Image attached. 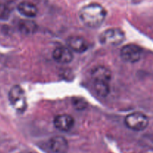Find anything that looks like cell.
I'll list each match as a JSON object with an SVG mask.
<instances>
[{
  "instance_id": "obj_1",
  "label": "cell",
  "mask_w": 153,
  "mask_h": 153,
  "mask_svg": "<svg viewBox=\"0 0 153 153\" xmlns=\"http://www.w3.org/2000/svg\"><path fill=\"white\" fill-rule=\"evenodd\" d=\"M82 22L91 28L100 27L106 17V10L101 4L91 3L84 6L79 12Z\"/></svg>"
},
{
  "instance_id": "obj_2",
  "label": "cell",
  "mask_w": 153,
  "mask_h": 153,
  "mask_svg": "<svg viewBox=\"0 0 153 153\" xmlns=\"http://www.w3.org/2000/svg\"><path fill=\"white\" fill-rule=\"evenodd\" d=\"M9 101L16 111L23 113L27 108V101L23 89L19 85H14L9 91Z\"/></svg>"
},
{
  "instance_id": "obj_3",
  "label": "cell",
  "mask_w": 153,
  "mask_h": 153,
  "mask_svg": "<svg viewBox=\"0 0 153 153\" xmlns=\"http://www.w3.org/2000/svg\"><path fill=\"white\" fill-rule=\"evenodd\" d=\"M125 123L128 128L134 131H143L149 124V118L140 112H134L126 117Z\"/></svg>"
},
{
  "instance_id": "obj_4",
  "label": "cell",
  "mask_w": 153,
  "mask_h": 153,
  "mask_svg": "<svg viewBox=\"0 0 153 153\" xmlns=\"http://www.w3.org/2000/svg\"><path fill=\"white\" fill-rule=\"evenodd\" d=\"M125 39V34L120 28H108L101 34L100 40L102 43L109 46L119 45Z\"/></svg>"
},
{
  "instance_id": "obj_5",
  "label": "cell",
  "mask_w": 153,
  "mask_h": 153,
  "mask_svg": "<svg viewBox=\"0 0 153 153\" xmlns=\"http://www.w3.org/2000/svg\"><path fill=\"white\" fill-rule=\"evenodd\" d=\"M121 58L128 63H135L140 59L141 49L135 44H127L120 51Z\"/></svg>"
},
{
  "instance_id": "obj_6",
  "label": "cell",
  "mask_w": 153,
  "mask_h": 153,
  "mask_svg": "<svg viewBox=\"0 0 153 153\" xmlns=\"http://www.w3.org/2000/svg\"><path fill=\"white\" fill-rule=\"evenodd\" d=\"M54 60L60 64H68L73 58V53L69 48L65 46L57 47L52 53Z\"/></svg>"
},
{
  "instance_id": "obj_7",
  "label": "cell",
  "mask_w": 153,
  "mask_h": 153,
  "mask_svg": "<svg viewBox=\"0 0 153 153\" xmlns=\"http://www.w3.org/2000/svg\"><path fill=\"white\" fill-rule=\"evenodd\" d=\"M74 119L68 114H60L54 120L55 126L61 131H68L74 126Z\"/></svg>"
},
{
  "instance_id": "obj_8",
  "label": "cell",
  "mask_w": 153,
  "mask_h": 153,
  "mask_svg": "<svg viewBox=\"0 0 153 153\" xmlns=\"http://www.w3.org/2000/svg\"><path fill=\"white\" fill-rule=\"evenodd\" d=\"M49 146L53 153H67L69 149L68 142L61 136L52 137L49 140Z\"/></svg>"
},
{
  "instance_id": "obj_9",
  "label": "cell",
  "mask_w": 153,
  "mask_h": 153,
  "mask_svg": "<svg viewBox=\"0 0 153 153\" xmlns=\"http://www.w3.org/2000/svg\"><path fill=\"white\" fill-rule=\"evenodd\" d=\"M92 79L94 82L109 83L111 79V73L107 67L99 66L92 71Z\"/></svg>"
},
{
  "instance_id": "obj_10",
  "label": "cell",
  "mask_w": 153,
  "mask_h": 153,
  "mask_svg": "<svg viewBox=\"0 0 153 153\" xmlns=\"http://www.w3.org/2000/svg\"><path fill=\"white\" fill-rule=\"evenodd\" d=\"M68 46L76 52H84L88 49V43L85 39L79 36H72L67 40Z\"/></svg>"
},
{
  "instance_id": "obj_11",
  "label": "cell",
  "mask_w": 153,
  "mask_h": 153,
  "mask_svg": "<svg viewBox=\"0 0 153 153\" xmlns=\"http://www.w3.org/2000/svg\"><path fill=\"white\" fill-rule=\"evenodd\" d=\"M17 9L21 14L28 17H34L37 14V7L29 1H22L19 3Z\"/></svg>"
},
{
  "instance_id": "obj_12",
  "label": "cell",
  "mask_w": 153,
  "mask_h": 153,
  "mask_svg": "<svg viewBox=\"0 0 153 153\" xmlns=\"http://www.w3.org/2000/svg\"><path fill=\"white\" fill-rule=\"evenodd\" d=\"M19 30L22 34L25 35L32 34L37 30V25L31 20H22L19 23Z\"/></svg>"
},
{
  "instance_id": "obj_13",
  "label": "cell",
  "mask_w": 153,
  "mask_h": 153,
  "mask_svg": "<svg viewBox=\"0 0 153 153\" xmlns=\"http://www.w3.org/2000/svg\"><path fill=\"white\" fill-rule=\"evenodd\" d=\"M94 88L96 92L100 97H106L110 92L109 83H105V82H94Z\"/></svg>"
},
{
  "instance_id": "obj_14",
  "label": "cell",
  "mask_w": 153,
  "mask_h": 153,
  "mask_svg": "<svg viewBox=\"0 0 153 153\" xmlns=\"http://www.w3.org/2000/svg\"><path fill=\"white\" fill-rule=\"evenodd\" d=\"M73 107L76 109V110H84L88 106V103L85 100L82 98H75L73 100Z\"/></svg>"
},
{
  "instance_id": "obj_15",
  "label": "cell",
  "mask_w": 153,
  "mask_h": 153,
  "mask_svg": "<svg viewBox=\"0 0 153 153\" xmlns=\"http://www.w3.org/2000/svg\"><path fill=\"white\" fill-rule=\"evenodd\" d=\"M10 15V10L8 7L4 4H0V19L1 20H5L8 19Z\"/></svg>"
}]
</instances>
